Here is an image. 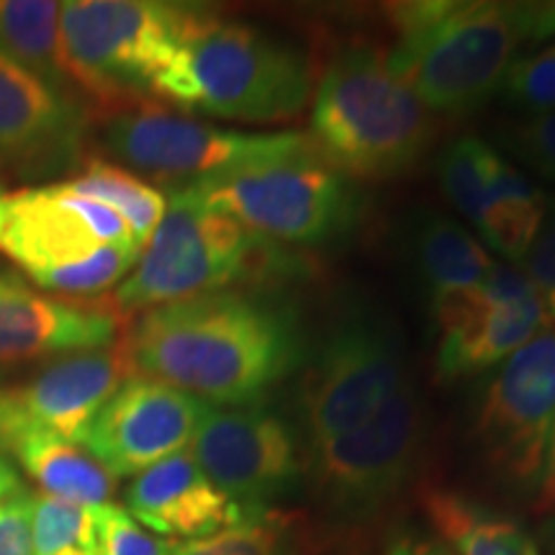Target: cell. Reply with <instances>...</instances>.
Returning a JSON list of instances; mask_svg holds the SVG:
<instances>
[{"mask_svg": "<svg viewBox=\"0 0 555 555\" xmlns=\"http://www.w3.org/2000/svg\"><path fill=\"white\" fill-rule=\"evenodd\" d=\"M18 489H21V478L16 474V468H13L5 457H0V499L16 494Z\"/></svg>", "mask_w": 555, "mask_h": 555, "instance_id": "35", "label": "cell"}, {"mask_svg": "<svg viewBox=\"0 0 555 555\" xmlns=\"http://www.w3.org/2000/svg\"><path fill=\"white\" fill-rule=\"evenodd\" d=\"M3 198H5V191H3V185H0V208H3Z\"/></svg>", "mask_w": 555, "mask_h": 555, "instance_id": "37", "label": "cell"}, {"mask_svg": "<svg viewBox=\"0 0 555 555\" xmlns=\"http://www.w3.org/2000/svg\"><path fill=\"white\" fill-rule=\"evenodd\" d=\"M391 18L388 67L429 114L461 116L494 99L522 44L509 3H401Z\"/></svg>", "mask_w": 555, "mask_h": 555, "instance_id": "4", "label": "cell"}, {"mask_svg": "<svg viewBox=\"0 0 555 555\" xmlns=\"http://www.w3.org/2000/svg\"><path fill=\"white\" fill-rule=\"evenodd\" d=\"M101 114H106L101 137L111 155L144 176L176 183V189L314 150V142L298 131L221 129L163 101L127 103Z\"/></svg>", "mask_w": 555, "mask_h": 555, "instance_id": "8", "label": "cell"}, {"mask_svg": "<svg viewBox=\"0 0 555 555\" xmlns=\"http://www.w3.org/2000/svg\"><path fill=\"white\" fill-rule=\"evenodd\" d=\"M62 185L78 196L93 198L114 208L129 224L139 249L147 245L165 217V208H168V198L163 191H157L147 180L131 176L121 165L108 163V159H88L86 170L73 180H65Z\"/></svg>", "mask_w": 555, "mask_h": 555, "instance_id": "24", "label": "cell"}, {"mask_svg": "<svg viewBox=\"0 0 555 555\" xmlns=\"http://www.w3.org/2000/svg\"><path fill=\"white\" fill-rule=\"evenodd\" d=\"M553 551H555V545H553Z\"/></svg>", "mask_w": 555, "mask_h": 555, "instance_id": "38", "label": "cell"}, {"mask_svg": "<svg viewBox=\"0 0 555 555\" xmlns=\"http://www.w3.org/2000/svg\"><path fill=\"white\" fill-rule=\"evenodd\" d=\"M404 384L397 335L376 319H345L319 347L301 386L309 448L363 427Z\"/></svg>", "mask_w": 555, "mask_h": 555, "instance_id": "10", "label": "cell"}, {"mask_svg": "<svg viewBox=\"0 0 555 555\" xmlns=\"http://www.w3.org/2000/svg\"><path fill=\"white\" fill-rule=\"evenodd\" d=\"M437 324L435 371L440 380H461L489 371L538 332L551 314L522 270L496 262L483 283L433 301Z\"/></svg>", "mask_w": 555, "mask_h": 555, "instance_id": "11", "label": "cell"}, {"mask_svg": "<svg viewBox=\"0 0 555 555\" xmlns=\"http://www.w3.org/2000/svg\"><path fill=\"white\" fill-rule=\"evenodd\" d=\"M170 555H309V540L298 517L270 509L208 538L170 543Z\"/></svg>", "mask_w": 555, "mask_h": 555, "instance_id": "25", "label": "cell"}, {"mask_svg": "<svg viewBox=\"0 0 555 555\" xmlns=\"http://www.w3.org/2000/svg\"><path fill=\"white\" fill-rule=\"evenodd\" d=\"M208 16L206 5L191 3L69 0L60 11L62 65L101 111L159 101L165 78Z\"/></svg>", "mask_w": 555, "mask_h": 555, "instance_id": "3", "label": "cell"}, {"mask_svg": "<svg viewBox=\"0 0 555 555\" xmlns=\"http://www.w3.org/2000/svg\"><path fill=\"white\" fill-rule=\"evenodd\" d=\"M191 455L247 517L266 515L301 481L294 429L262 404L208 409L191 442Z\"/></svg>", "mask_w": 555, "mask_h": 555, "instance_id": "12", "label": "cell"}, {"mask_svg": "<svg viewBox=\"0 0 555 555\" xmlns=\"http://www.w3.org/2000/svg\"><path fill=\"white\" fill-rule=\"evenodd\" d=\"M0 555H34V491L0 499Z\"/></svg>", "mask_w": 555, "mask_h": 555, "instance_id": "31", "label": "cell"}, {"mask_svg": "<svg viewBox=\"0 0 555 555\" xmlns=\"http://www.w3.org/2000/svg\"><path fill=\"white\" fill-rule=\"evenodd\" d=\"M139 255H142V249L137 247L106 245L95 249L88 258L47 270V273L31 278V281L37 283L39 288L69 298L99 296L103 291L119 286L124 278L134 270Z\"/></svg>", "mask_w": 555, "mask_h": 555, "instance_id": "27", "label": "cell"}, {"mask_svg": "<svg viewBox=\"0 0 555 555\" xmlns=\"http://www.w3.org/2000/svg\"><path fill=\"white\" fill-rule=\"evenodd\" d=\"M499 95L525 116L555 111V41L522 54L506 69Z\"/></svg>", "mask_w": 555, "mask_h": 555, "instance_id": "28", "label": "cell"}, {"mask_svg": "<svg viewBox=\"0 0 555 555\" xmlns=\"http://www.w3.org/2000/svg\"><path fill=\"white\" fill-rule=\"evenodd\" d=\"M106 245L137 247L129 224L114 208L78 196L62 183L5 193L0 253L29 278L78 262Z\"/></svg>", "mask_w": 555, "mask_h": 555, "instance_id": "15", "label": "cell"}, {"mask_svg": "<svg viewBox=\"0 0 555 555\" xmlns=\"http://www.w3.org/2000/svg\"><path fill=\"white\" fill-rule=\"evenodd\" d=\"M502 142L527 168L555 183V111L509 124L502 131Z\"/></svg>", "mask_w": 555, "mask_h": 555, "instance_id": "30", "label": "cell"}, {"mask_svg": "<svg viewBox=\"0 0 555 555\" xmlns=\"http://www.w3.org/2000/svg\"><path fill=\"white\" fill-rule=\"evenodd\" d=\"M60 11L54 0H3L0 3V47L60 93H69L60 44Z\"/></svg>", "mask_w": 555, "mask_h": 555, "instance_id": "23", "label": "cell"}, {"mask_svg": "<svg viewBox=\"0 0 555 555\" xmlns=\"http://www.w3.org/2000/svg\"><path fill=\"white\" fill-rule=\"evenodd\" d=\"M127 512L157 535L201 540L249 519L211 483L191 450L176 453L131 478Z\"/></svg>", "mask_w": 555, "mask_h": 555, "instance_id": "19", "label": "cell"}, {"mask_svg": "<svg viewBox=\"0 0 555 555\" xmlns=\"http://www.w3.org/2000/svg\"><path fill=\"white\" fill-rule=\"evenodd\" d=\"M476 440L486 466L519 491L545 483L555 440V327L538 332L483 386Z\"/></svg>", "mask_w": 555, "mask_h": 555, "instance_id": "9", "label": "cell"}, {"mask_svg": "<svg viewBox=\"0 0 555 555\" xmlns=\"http://www.w3.org/2000/svg\"><path fill=\"white\" fill-rule=\"evenodd\" d=\"M422 427L420 399L404 384L363 427L311 450L319 494L347 517L373 515L414 474Z\"/></svg>", "mask_w": 555, "mask_h": 555, "instance_id": "13", "label": "cell"}, {"mask_svg": "<svg viewBox=\"0 0 555 555\" xmlns=\"http://www.w3.org/2000/svg\"><path fill=\"white\" fill-rule=\"evenodd\" d=\"M429 522L455 555H540L538 543L517 519L450 489L422 491Z\"/></svg>", "mask_w": 555, "mask_h": 555, "instance_id": "21", "label": "cell"}, {"mask_svg": "<svg viewBox=\"0 0 555 555\" xmlns=\"http://www.w3.org/2000/svg\"><path fill=\"white\" fill-rule=\"evenodd\" d=\"M273 266L268 240L247 232L224 214L204 206L191 185L172 189L165 217L137 266L106 301L121 319L227 291L245 275Z\"/></svg>", "mask_w": 555, "mask_h": 555, "instance_id": "6", "label": "cell"}, {"mask_svg": "<svg viewBox=\"0 0 555 555\" xmlns=\"http://www.w3.org/2000/svg\"><path fill=\"white\" fill-rule=\"evenodd\" d=\"M198 201L262 240L322 245L360 217V193L317 150L191 185Z\"/></svg>", "mask_w": 555, "mask_h": 555, "instance_id": "7", "label": "cell"}, {"mask_svg": "<svg viewBox=\"0 0 555 555\" xmlns=\"http://www.w3.org/2000/svg\"><path fill=\"white\" fill-rule=\"evenodd\" d=\"M314 75L307 54L258 26L221 21L198 26L159 101L245 124L291 121L309 106Z\"/></svg>", "mask_w": 555, "mask_h": 555, "instance_id": "5", "label": "cell"}, {"mask_svg": "<svg viewBox=\"0 0 555 555\" xmlns=\"http://www.w3.org/2000/svg\"><path fill=\"white\" fill-rule=\"evenodd\" d=\"M440 185L496 255L522 262L547 217L545 193L478 137L442 150Z\"/></svg>", "mask_w": 555, "mask_h": 555, "instance_id": "14", "label": "cell"}, {"mask_svg": "<svg viewBox=\"0 0 555 555\" xmlns=\"http://www.w3.org/2000/svg\"><path fill=\"white\" fill-rule=\"evenodd\" d=\"M119 324L106 298H54L0 273V363L108 350Z\"/></svg>", "mask_w": 555, "mask_h": 555, "instance_id": "17", "label": "cell"}, {"mask_svg": "<svg viewBox=\"0 0 555 555\" xmlns=\"http://www.w3.org/2000/svg\"><path fill=\"white\" fill-rule=\"evenodd\" d=\"M34 555H103L93 509L34 494Z\"/></svg>", "mask_w": 555, "mask_h": 555, "instance_id": "26", "label": "cell"}, {"mask_svg": "<svg viewBox=\"0 0 555 555\" xmlns=\"http://www.w3.org/2000/svg\"><path fill=\"white\" fill-rule=\"evenodd\" d=\"M545 491L547 496L555 502V440H553V450H551V463H547V474H545Z\"/></svg>", "mask_w": 555, "mask_h": 555, "instance_id": "36", "label": "cell"}, {"mask_svg": "<svg viewBox=\"0 0 555 555\" xmlns=\"http://www.w3.org/2000/svg\"><path fill=\"white\" fill-rule=\"evenodd\" d=\"M386 555H455L442 540L427 535H401L388 545Z\"/></svg>", "mask_w": 555, "mask_h": 555, "instance_id": "34", "label": "cell"}, {"mask_svg": "<svg viewBox=\"0 0 555 555\" xmlns=\"http://www.w3.org/2000/svg\"><path fill=\"white\" fill-rule=\"evenodd\" d=\"M522 266V273L543 296L547 314L555 319V206L547 211L545 224L540 229L535 245L525 255Z\"/></svg>", "mask_w": 555, "mask_h": 555, "instance_id": "32", "label": "cell"}, {"mask_svg": "<svg viewBox=\"0 0 555 555\" xmlns=\"http://www.w3.org/2000/svg\"><path fill=\"white\" fill-rule=\"evenodd\" d=\"M121 347L131 376L155 378L219 409L260 404L304 356L294 309L242 291L142 311Z\"/></svg>", "mask_w": 555, "mask_h": 555, "instance_id": "1", "label": "cell"}, {"mask_svg": "<svg viewBox=\"0 0 555 555\" xmlns=\"http://www.w3.org/2000/svg\"><path fill=\"white\" fill-rule=\"evenodd\" d=\"M311 142L347 178L412 170L433 142V116L388 67L378 47L337 52L317 82Z\"/></svg>", "mask_w": 555, "mask_h": 555, "instance_id": "2", "label": "cell"}, {"mask_svg": "<svg viewBox=\"0 0 555 555\" xmlns=\"http://www.w3.org/2000/svg\"><path fill=\"white\" fill-rule=\"evenodd\" d=\"M412 258L429 294V304L478 286L496 266L489 249L466 227L442 214H427L416 221Z\"/></svg>", "mask_w": 555, "mask_h": 555, "instance_id": "22", "label": "cell"}, {"mask_svg": "<svg viewBox=\"0 0 555 555\" xmlns=\"http://www.w3.org/2000/svg\"><path fill=\"white\" fill-rule=\"evenodd\" d=\"M82 111L0 47V155L34 170H60L78 152Z\"/></svg>", "mask_w": 555, "mask_h": 555, "instance_id": "18", "label": "cell"}, {"mask_svg": "<svg viewBox=\"0 0 555 555\" xmlns=\"http://www.w3.org/2000/svg\"><path fill=\"white\" fill-rule=\"evenodd\" d=\"M208 409L180 388L147 376H129L88 427L82 448L116 478L137 476L165 457L183 453Z\"/></svg>", "mask_w": 555, "mask_h": 555, "instance_id": "16", "label": "cell"}, {"mask_svg": "<svg viewBox=\"0 0 555 555\" xmlns=\"http://www.w3.org/2000/svg\"><path fill=\"white\" fill-rule=\"evenodd\" d=\"M9 455L16 457L18 466L41 486V494L60 502L95 509L111 504L116 494V476L78 442L62 440L57 435L29 429L13 442Z\"/></svg>", "mask_w": 555, "mask_h": 555, "instance_id": "20", "label": "cell"}, {"mask_svg": "<svg viewBox=\"0 0 555 555\" xmlns=\"http://www.w3.org/2000/svg\"><path fill=\"white\" fill-rule=\"evenodd\" d=\"M512 21L519 41L555 39V0H532V3H509Z\"/></svg>", "mask_w": 555, "mask_h": 555, "instance_id": "33", "label": "cell"}, {"mask_svg": "<svg viewBox=\"0 0 555 555\" xmlns=\"http://www.w3.org/2000/svg\"><path fill=\"white\" fill-rule=\"evenodd\" d=\"M93 519L103 555H170V543L144 530L124 506H95Z\"/></svg>", "mask_w": 555, "mask_h": 555, "instance_id": "29", "label": "cell"}]
</instances>
